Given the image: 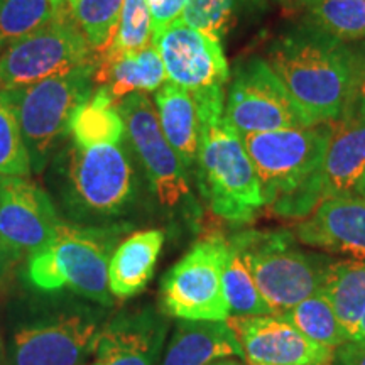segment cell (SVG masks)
I'll use <instances>...</instances> for the list:
<instances>
[{
    "label": "cell",
    "instance_id": "1",
    "mask_svg": "<svg viewBox=\"0 0 365 365\" xmlns=\"http://www.w3.org/2000/svg\"><path fill=\"white\" fill-rule=\"evenodd\" d=\"M267 63L313 125L340 118L352 100L357 53L318 26L274 41Z\"/></svg>",
    "mask_w": 365,
    "mask_h": 365
},
{
    "label": "cell",
    "instance_id": "2",
    "mask_svg": "<svg viewBox=\"0 0 365 365\" xmlns=\"http://www.w3.org/2000/svg\"><path fill=\"white\" fill-rule=\"evenodd\" d=\"M333 122L242 135L264 202L282 217H308L322 203V173Z\"/></svg>",
    "mask_w": 365,
    "mask_h": 365
},
{
    "label": "cell",
    "instance_id": "3",
    "mask_svg": "<svg viewBox=\"0 0 365 365\" xmlns=\"http://www.w3.org/2000/svg\"><path fill=\"white\" fill-rule=\"evenodd\" d=\"M200 117L198 178L212 212L234 223L252 222L266 207L244 140L225 118L223 91L193 95Z\"/></svg>",
    "mask_w": 365,
    "mask_h": 365
},
{
    "label": "cell",
    "instance_id": "4",
    "mask_svg": "<svg viewBox=\"0 0 365 365\" xmlns=\"http://www.w3.org/2000/svg\"><path fill=\"white\" fill-rule=\"evenodd\" d=\"M249 269L262 298L281 314L318 293L331 261L296 245L286 230H244L228 239Z\"/></svg>",
    "mask_w": 365,
    "mask_h": 365
},
{
    "label": "cell",
    "instance_id": "5",
    "mask_svg": "<svg viewBox=\"0 0 365 365\" xmlns=\"http://www.w3.org/2000/svg\"><path fill=\"white\" fill-rule=\"evenodd\" d=\"M112 242L103 232L61 223L48 247L29 255L27 276L36 287H71L91 301L112 304L108 262Z\"/></svg>",
    "mask_w": 365,
    "mask_h": 365
},
{
    "label": "cell",
    "instance_id": "6",
    "mask_svg": "<svg viewBox=\"0 0 365 365\" xmlns=\"http://www.w3.org/2000/svg\"><path fill=\"white\" fill-rule=\"evenodd\" d=\"M97 65L90 63L38 83L0 93L16 112L31 163L43 159L56 140L70 132L73 113L93 93Z\"/></svg>",
    "mask_w": 365,
    "mask_h": 365
},
{
    "label": "cell",
    "instance_id": "7",
    "mask_svg": "<svg viewBox=\"0 0 365 365\" xmlns=\"http://www.w3.org/2000/svg\"><path fill=\"white\" fill-rule=\"evenodd\" d=\"M228 240L205 235L163 279L161 298L168 314L193 322H225L230 309L223 291Z\"/></svg>",
    "mask_w": 365,
    "mask_h": 365
},
{
    "label": "cell",
    "instance_id": "8",
    "mask_svg": "<svg viewBox=\"0 0 365 365\" xmlns=\"http://www.w3.org/2000/svg\"><path fill=\"white\" fill-rule=\"evenodd\" d=\"M98 63L71 12L0 51V93Z\"/></svg>",
    "mask_w": 365,
    "mask_h": 365
},
{
    "label": "cell",
    "instance_id": "9",
    "mask_svg": "<svg viewBox=\"0 0 365 365\" xmlns=\"http://www.w3.org/2000/svg\"><path fill=\"white\" fill-rule=\"evenodd\" d=\"M225 118L239 135L313 127L266 59L235 70L225 102Z\"/></svg>",
    "mask_w": 365,
    "mask_h": 365
},
{
    "label": "cell",
    "instance_id": "10",
    "mask_svg": "<svg viewBox=\"0 0 365 365\" xmlns=\"http://www.w3.org/2000/svg\"><path fill=\"white\" fill-rule=\"evenodd\" d=\"M118 110L159 203L180 207L191 196L186 168L163 134L156 107L145 93H132L118 103Z\"/></svg>",
    "mask_w": 365,
    "mask_h": 365
},
{
    "label": "cell",
    "instance_id": "11",
    "mask_svg": "<svg viewBox=\"0 0 365 365\" xmlns=\"http://www.w3.org/2000/svg\"><path fill=\"white\" fill-rule=\"evenodd\" d=\"M168 81L191 95L223 91L230 70L220 41L176 19L153 34Z\"/></svg>",
    "mask_w": 365,
    "mask_h": 365
},
{
    "label": "cell",
    "instance_id": "12",
    "mask_svg": "<svg viewBox=\"0 0 365 365\" xmlns=\"http://www.w3.org/2000/svg\"><path fill=\"white\" fill-rule=\"evenodd\" d=\"M70 181L81 207L95 213H117L134 190L130 159L120 144L75 148L70 153Z\"/></svg>",
    "mask_w": 365,
    "mask_h": 365
},
{
    "label": "cell",
    "instance_id": "13",
    "mask_svg": "<svg viewBox=\"0 0 365 365\" xmlns=\"http://www.w3.org/2000/svg\"><path fill=\"white\" fill-rule=\"evenodd\" d=\"M249 365H333L335 350L308 339L279 314L228 317Z\"/></svg>",
    "mask_w": 365,
    "mask_h": 365
},
{
    "label": "cell",
    "instance_id": "14",
    "mask_svg": "<svg viewBox=\"0 0 365 365\" xmlns=\"http://www.w3.org/2000/svg\"><path fill=\"white\" fill-rule=\"evenodd\" d=\"M61 223L38 185L27 178L0 176V240L19 257L48 247Z\"/></svg>",
    "mask_w": 365,
    "mask_h": 365
},
{
    "label": "cell",
    "instance_id": "15",
    "mask_svg": "<svg viewBox=\"0 0 365 365\" xmlns=\"http://www.w3.org/2000/svg\"><path fill=\"white\" fill-rule=\"evenodd\" d=\"M98 333L97 323L78 314L24 327L14 336V365H83Z\"/></svg>",
    "mask_w": 365,
    "mask_h": 365
},
{
    "label": "cell",
    "instance_id": "16",
    "mask_svg": "<svg viewBox=\"0 0 365 365\" xmlns=\"http://www.w3.org/2000/svg\"><path fill=\"white\" fill-rule=\"evenodd\" d=\"M294 237L308 247L365 261V198L349 193L323 200L296 225Z\"/></svg>",
    "mask_w": 365,
    "mask_h": 365
},
{
    "label": "cell",
    "instance_id": "17",
    "mask_svg": "<svg viewBox=\"0 0 365 365\" xmlns=\"http://www.w3.org/2000/svg\"><path fill=\"white\" fill-rule=\"evenodd\" d=\"M364 173L365 107L350 103L339 120H333V135L319 173L323 200L354 193Z\"/></svg>",
    "mask_w": 365,
    "mask_h": 365
},
{
    "label": "cell",
    "instance_id": "18",
    "mask_svg": "<svg viewBox=\"0 0 365 365\" xmlns=\"http://www.w3.org/2000/svg\"><path fill=\"white\" fill-rule=\"evenodd\" d=\"M166 325L150 314L118 319L98 333L90 365H156Z\"/></svg>",
    "mask_w": 365,
    "mask_h": 365
},
{
    "label": "cell",
    "instance_id": "19",
    "mask_svg": "<svg viewBox=\"0 0 365 365\" xmlns=\"http://www.w3.org/2000/svg\"><path fill=\"white\" fill-rule=\"evenodd\" d=\"M223 357L244 359V350L227 322L181 319L164 350L161 365H208Z\"/></svg>",
    "mask_w": 365,
    "mask_h": 365
},
{
    "label": "cell",
    "instance_id": "20",
    "mask_svg": "<svg viewBox=\"0 0 365 365\" xmlns=\"http://www.w3.org/2000/svg\"><path fill=\"white\" fill-rule=\"evenodd\" d=\"M164 244L161 230L135 232L122 240L108 262V286L117 298L127 299L144 289L153 277Z\"/></svg>",
    "mask_w": 365,
    "mask_h": 365
},
{
    "label": "cell",
    "instance_id": "21",
    "mask_svg": "<svg viewBox=\"0 0 365 365\" xmlns=\"http://www.w3.org/2000/svg\"><path fill=\"white\" fill-rule=\"evenodd\" d=\"M163 134L185 168H193L198 158L200 117L193 95L168 81L154 95Z\"/></svg>",
    "mask_w": 365,
    "mask_h": 365
},
{
    "label": "cell",
    "instance_id": "22",
    "mask_svg": "<svg viewBox=\"0 0 365 365\" xmlns=\"http://www.w3.org/2000/svg\"><path fill=\"white\" fill-rule=\"evenodd\" d=\"M95 83L105 86L117 103L132 93H149L168 83L166 70L153 44L125 56L97 65Z\"/></svg>",
    "mask_w": 365,
    "mask_h": 365
},
{
    "label": "cell",
    "instance_id": "23",
    "mask_svg": "<svg viewBox=\"0 0 365 365\" xmlns=\"http://www.w3.org/2000/svg\"><path fill=\"white\" fill-rule=\"evenodd\" d=\"M319 293L352 336L365 314V261H331L323 274Z\"/></svg>",
    "mask_w": 365,
    "mask_h": 365
},
{
    "label": "cell",
    "instance_id": "24",
    "mask_svg": "<svg viewBox=\"0 0 365 365\" xmlns=\"http://www.w3.org/2000/svg\"><path fill=\"white\" fill-rule=\"evenodd\" d=\"M70 134L78 148L122 143L127 134L124 118L105 86H98L76 108L70 120Z\"/></svg>",
    "mask_w": 365,
    "mask_h": 365
},
{
    "label": "cell",
    "instance_id": "25",
    "mask_svg": "<svg viewBox=\"0 0 365 365\" xmlns=\"http://www.w3.org/2000/svg\"><path fill=\"white\" fill-rule=\"evenodd\" d=\"M68 12V0H0V51Z\"/></svg>",
    "mask_w": 365,
    "mask_h": 365
},
{
    "label": "cell",
    "instance_id": "26",
    "mask_svg": "<svg viewBox=\"0 0 365 365\" xmlns=\"http://www.w3.org/2000/svg\"><path fill=\"white\" fill-rule=\"evenodd\" d=\"M279 317L298 328L308 339L331 346V349H339V346L352 341V336L349 335L340 319L336 318L330 303L319 291L287 312L281 313Z\"/></svg>",
    "mask_w": 365,
    "mask_h": 365
},
{
    "label": "cell",
    "instance_id": "27",
    "mask_svg": "<svg viewBox=\"0 0 365 365\" xmlns=\"http://www.w3.org/2000/svg\"><path fill=\"white\" fill-rule=\"evenodd\" d=\"M68 4L71 17L100 59L115 38L124 0H68Z\"/></svg>",
    "mask_w": 365,
    "mask_h": 365
},
{
    "label": "cell",
    "instance_id": "28",
    "mask_svg": "<svg viewBox=\"0 0 365 365\" xmlns=\"http://www.w3.org/2000/svg\"><path fill=\"white\" fill-rule=\"evenodd\" d=\"M228 240V239H227ZM223 291L232 317H261L274 314L272 308L262 298L249 269L239 252L228 244V255L223 269Z\"/></svg>",
    "mask_w": 365,
    "mask_h": 365
},
{
    "label": "cell",
    "instance_id": "29",
    "mask_svg": "<svg viewBox=\"0 0 365 365\" xmlns=\"http://www.w3.org/2000/svg\"><path fill=\"white\" fill-rule=\"evenodd\" d=\"M314 26L340 41L365 38V0H303Z\"/></svg>",
    "mask_w": 365,
    "mask_h": 365
},
{
    "label": "cell",
    "instance_id": "30",
    "mask_svg": "<svg viewBox=\"0 0 365 365\" xmlns=\"http://www.w3.org/2000/svg\"><path fill=\"white\" fill-rule=\"evenodd\" d=\"M153 44V17L148 0H124L117 33L110 48L100 56L98 63L143 51Z\"/></svg>",
    "mask_w": 365,
    "mask_h": 365
},
{
    "label": "cell",
    "instance_id": "31",
    "mask_svg": "<svg viewBox=\"0 0 365 365\" xmlns=\"http://www.w3.org/2000/svg\"><path fill=\"white\" fill-rule=\"evenodd\" d=\"M31 164L16 112L0 95V176L27 178Z\"/></svg>",
    "mask_w": 365,
    "mask_h": 365
},
{
    "label": "cell",
    "instance_id": "32",
    "mask_svg": "<svg viewBox=\"0 0 365 365\" xmlns=\"http://www.w3.org/2000/svg\"><path fill=\"white\" fill-rule=\"evenodd\" d=\"M232 11L234 0H186L181 21L210 38L222 41Z\"/></svg>",
    "mask_w": 365,
    "mask_h": 365
},
{
    "label": "cell",
    "instance_id": "33",
    "mask_svg": "<svg viewBox=\"0 0 365 365\" xmlns=\"http://www.w3.org/2000/svg\"><path fill=\"white\" fill-rule=\"evenodd\" d=\"M186 0H148V6L153 17V34L159 33L168 24L181 19Z\"/></svg>",
    "mask_w": 365,
    "mask_h": 365
},
{
    "label": "cell",
    "instance_id": "34",
    "mask_svg": "<svg viewBox=\"0 0 365 365\" xmlns=\"http://www.w3.org/2000/svg\"><path fill=\"white\" fill-rule=\"evenodd\" d=\"M333 365H365V344L349 341L335 350Z\"/></svg>",
    "mask_w": 365,
    "mask_h": 365
},
{
    "label": "cell",
    "instance_id": "35",
    "mask_svg": "<svg viewBox=\"0 0 365 365\" xmlns=\"http://www.w3.org/2000/svg\"><path fill=\"white\" fill-rule=\"evenodd\" d=\"M350 103L365 107V46L362 53H357V73H355V88ZM349 103V105H350Z\"/></svg>",
    "mask_w": 365,
    "mask_h": 365
},
{
    "label": "cell",
    "instance_id": "36",
    "mask_svg": "<svg viewBox=\"0 0 365 365\" xmlns=\"http://www.w3.org/2000/svg\"><path fill=\"white\" fill-rule=\"evenodd\" d=\"M17 257H19V255H17L11 247H7V245L0 240V286H2L7 272L11 271L12 264Z\"/></svg>",
    "mask_w": 365,
    "mask_h": 365
},
{
    "label": "cell",
    "instance_id": "37",
    "mask_svg": "<svg viewBox=\"0 0 365 365\" xmlns=\"http://www.w3.org/2000/svg\"><path fill=\"white\" fill-rule=\"evenodd\" d=\"M352 341L365 344V314H364V318L360 319V323H359V327H357V331H355Z\"/></svg>",
    "mask_w": 365,
    "mask_h": 365
},
{
    "label": "cell",
    "instance_id": "38",
    "mask_svg": "<svg viewBox=\"0 0 365 365\" xmlns=\"http://www.w3.org/2000/svg\"><path fill=\"white\" fill-rule=\"evenodd\" d=\"M208 365H244L240 362V360L237 359H232V357H223V359H218V360H213L212 364Z\"/></svg>",
    "mask_w": 365,
    "mask_h": 365
},
{
    "label": "cell",
    "instance_id": "39",
    "mask_svg": "<svg viewBox=\"0 0 365 365\" xmlns=\"http://www.w3.org/2000/svg\"><path fill=\"white\" fill-rule=\"evenodd\" d=\"M354 193H357V195L362 196V198H365V173L362 175V178H360V180H359L357 186H355Z\"/></svg>",
    "mask_w": 365,
    "mask_h": 365
},
{
    "label": "cell",
    "instance_id": "40",
    "mask_svg": "<svg viewBox=\"0 0 365 365\" xmlns=\"http://www.w3.org/2000/svg\"><path fill=\"white\" fill-rule=\"evenodd\" d=\"M0 365H7V362H6V352H4L2 340H0Z\"/></svg>",
    "mask_w": 365,
    "mask_h": 365
},
{
    "label": "cell",
    "instance_id": "41",
    "mask_svg": "<svg viewBox=\"0 0 365 365\" xmlns=\"http://www.w3.org/2000/svg\"><path fill=\"white\" fill-rule=\"evenodd\" d=\"M301 2H303V0H301Z\"/></svg>",
    "mask_w": 365,
    "mask_h": 365
}]
</instances>
